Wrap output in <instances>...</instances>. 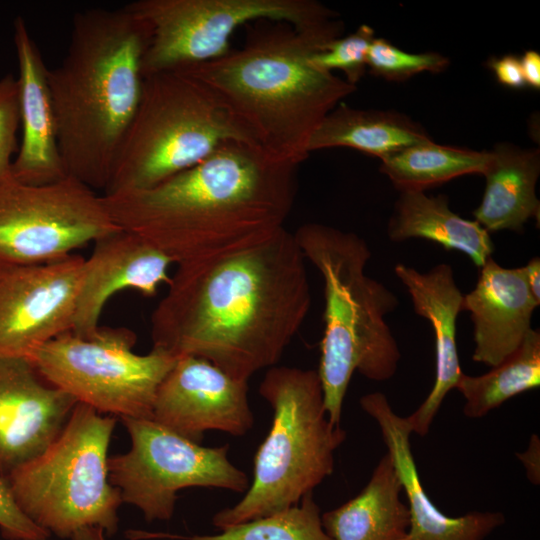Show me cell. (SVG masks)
Masks as SVG:
<instances>
[{
    "instance_id": "cell-17",
    "label": "cell",
    "mask_w": 540,
    "mask_h": 540,
    "mask_svg": "<svg viewBox=\"0 0 540 540\" xmlns=\"http://www.w3.org/2000/svg\"><path fill=\"white\" fill-rule=\"evenodd\" d=\"M361 408L378 424L408 500L410 525L405 540H484L505 523L499 511H471L459 517L445 515L426 494L412 454L411 426L394 412L381 392L360 398Z\"/></svg>"
},
{
    "instance_id": "cell-26",
    "label": "cell",
    "mask_w": 540,
    "mask_h": 540,
    "mask_svg": "<svg viewBox=\"0 0 540 540\" xmlns=\"http://www.w3.org/2000/svg\"><path fill=\"white\" fill-rule=\"evenodd\" d=\"M540 385V332L531 329L521 345L485 374H462L455 389L465 399L463 413L481 418L512 397Z\"/></svg>"
},
{
    "instance_id": "cell-9",
    "label": "cell",
    "mask_w": 540,
    "mask_h": 540,
    "mask_svg": "<svg viewBox=\"0 0 540 540\" xmlns=\"http://www.w3.org/2000/svg\"><path fill=\"white\" fill-rule=\"evenodd\" d=\"M136 339L126 327L100 326L90 336L69 330L39 347L30 361L46 382L99 413L152 419L158 386L177 358L156 347L137 354Z\"/></svg>"
},
{
    "instance_id": "cell-28",
    "label": "cell",
    "mask_w": 540,
    "mask_h": 540,
    "mask_svg": "<svg viewBox=\"0 0 540 540\" xmlns=\"http://www.w3.org/2000/svg\"><path fill=\"white\" fill-rule=\"evenodd\" d=\"M449 65V59L437 52L410 53L384 38H374L368 55L367 68L389 81H405L421 72L439 73Z\"/></svg>"
},
{
    "instance_id": "cell-29",
    "label": "cell",
    "mask_w": 540,
    "mask_h": 540,
    "mask_svg": "<svg viewBox=\"0 0 540 540\" xmlns=\"http://www.w3.org/2000/svg\"><path fill=\"white\" fill-rule=\"evenodd\" d=\"M374 38L375 32L370 26L360 25L355 32L323 44L311 55L310 62L326 72L342 71L345 80L356 86L367 69V55Z\"/></svg>"
},
{
    "instance_id": "cell-35",
    "label": "cell",
    "mask_w": 540,
    "mask_h": 540,
    "mask_svg": "<svg viewBox=\"0 0 540 540\" xmlns=\"http://www.w3.org/2000/svg\"><path fill=\"white\" fill-rule=\"evenodd\" d=\"M530 290L534 298L540 302V259L534 257L524 266Z\"/></svg>"
},
{
    "instance_id": "cell-30",
    "label": "cell",
    "mask_w": 540,
    "mask_h": 540,
    "mask_svg": "<svg viewBox=\"0 0 540 540\" xmlns=\"http://www.w3.org/2000/svg\"><path fill=\"white\" fill-rule=\"evenodd\" d=\"M20 127L18 80L12 74L0 79V179L11 173Z\"/></svg>"
},
{
    "instance_id": "cell-2",
    "label": "cell",
    "mask_w": 540,
    "mask_h": 540,
    "mask_svg": "<svg viewBox=\"0 0 540 540\" xmlns=\"http://www.w3.org/2000/svg\"><path fill=\"white\" fill-rule=\"evenodd\" d=\"M297 167L256 144L231 141L151 188L101 195L121 229L178 265L252 246L283 229Z\"/></svg>"
},
{
    "instance_id": "cell-23",
    "label": "cell",
    "mask_w": 540,
    "mask_h": 540,
    "mask_svg": "<svg viewBox=\"0 0 540 540\" xmlns=\"http://www.w3.org/2000/svg\"><path fill=\"white\" fill-rule=\"evenodd\" d=\"M390 240L421 238L447 250L466 254L479 268L491 257L494 244L477 221L460 217L450 209L446 195L422 191L400 192L387 226Z\"/></svg>"
},
{
    "instance_id": "cell-7",
    "label": "cell",
    "mask_w": 540,
    "mask_h": 540,
    "mask_svg": "<svg viewBox=\"0 0 540 540\" xmlns=\"http://www.w3.org/2000/svg\"><path fill=\"white\" fill-rule=\"evenodd\" d=\"M231 141L257 145L208 85L184 70L145 76L139 105L102 195L151 188Z\"/></svg>"
},
{
    "instance_id": "cell-12",
    "label": "cell",
    "mask_w": 540,
    "mask_h": 540,
    "mask_svg": "<svg viewBox=\"0 0 540 540\" xmlns=\"http://www.w3.org/2000/svg\"><path fill=\"white\" fill-rule=\"evenodd\" d=\"M120 227L103 197L77 179L32 185L0 179V265H34L74 254Z\"/></svg>"
},
{
    "instance_id": "cell-22",
    "label": "cell",
    "mask_w": 540,
    "mask_h": 540,
    "mask_svg": "<svg viewBox=\"0 0 540 540\" xmlns=\"http://www.w3.org/2000/svg\"><path fill=\"white\" fill-rule=\"evenodd\" d=\"M402 484L388 453L378 462L366 486L339 507L321 514L332 540H405L410 525Z\"/></svg>"
},
{
    "instance_id": "cell-20",
    "label": "cell",
    "mask_w": 540,
    "mask_h": 540,
    "mask_svg": "<svg viewBox=\"0 0 540 540\" xmlns=\"http://www.w3.org/2000/svg\"><path fill=\"white\" fill-rule=\"evenodd\" d=\"M394 271L407 289L415 313L429 321L435 337L434 385L423 403L407 416L412 433L424 436L444 398L455 389L463 374L456 341V322L462 311L463 294L449 264L440 263L423 273L399 263Z\"/></svg>"
},
{
    "instance_id": "cell-5",
    "label": "cell",
    "mask_w": 540,
    "mask_h": 540,
    "mask_svg": "<svg viewBox=\"0 0 540 540\" xmlns=\"http://www.w3.org/2000/svg\"><path fill=\"white\" fill-rule=\"evenodd\" d=\"M324 286V332L317 370L330 422L340 425L344 398L355 371L373 381L394 376L401 358L385 317L399 301L383 283L366 275L371 257L353 232L306 223L293 233Z\"/></svg>"
},
{
    "instance_id": "cell-1",
    "label": "cell",
    "mask_w": 540,
    "mask_h": 540,
    "mask_svg": "<svg viewBox=\"0 0 540 540\" xmlns=\"http://www.w3.org/2000/svg\"><path fill=\"white\" fill-rule=\"evenodd\" d=\"M305 261L284 227L252 246L178 264L151 315L153 347L244 381L275 366L311 306Z\"/></svg>"
},
{
    "instance_id": "cell-18",
    "label": "cell",
    "mask_w": 540,
    "mask_h": 540,
    "mask_svg": "<svg viewBox=\"0 0 540 540\" xmlns=\"http://www.w3.org/2000/svg\"><path fill=\"white\" fill-rule=\"evenodd\" d=\"M14 46L18 61L20 126L22 139L11 165L18 181L42 185L66 177L60 155L57 122L42 54L23 17L14 20Z\"/></svg>"
},
{
    "instance_id": "cell-4",
    "label": "cell",
    "mask_w": 540,
    "mask_h": 540,
    "mask_svg": "<svg viewBox=\"0 0 540 540\" xmlns=\"http://www.w3.org/2000/svg\"><path fill=\"white\" fill-rule=\"evenodd\" d=\"M342 31L339 19L310 30L260 20L241 48L180 70L215 91L258 146L299 165L324 117L356 90L310 62L315 51Z\"/></svg>"
},
{
    "instance_id": "cell-13",
    "label": "cell",
    "mask_w": 540,
    "mask_h": 540,
    "mask_svg": "<svg viewBox=\"0 0 540 540\" xmlns=\"http://www.w3.org/2000/svg\"><path fill=\"white\" fill-rule=\"evenodd\" d=\"M85 258L76 253L34 265H0V356L30 361L71 330Z\"/></svg>"
},
{
    "instance_id": "cell-10",
    "label": "cell",
    "mask_w": 540,
    "mask_h": 540,
    "mask_svg": "<svg viewBox=\"0 0 540 540\" xmlns=\"http://www.w3.org/2000/svg\"><path fill=\"white\" fill-rule=\"evenodd\" d=\"M151 32L143 77L223 57L239 27L260 20L310 30L337 19L314 0H136L125 5Z\"/></svg>"
},
{
    "instance_id": "cell-6",
    "label": "cell",
    "mask_w": 540,
    "mask_h": 540,
    "mask_svg": "<svg viewBox=\"0 0 540 540\" xmlns=\"http://www.w3.org/2000/svg\"><path fill=\"white\" fill-rule=\"evenodd\" d=\"M259 394L273 410L271 428L254 458L252 484L212 524L225 529L299 504L334 470V454L346 431L330 422L317 371L268 369Z\"/></svg>"
},
{
    "instance_id": "cell-34",
    "label": "cell",
    "mask_w": 540,
    "mask_h": 540,
    "mask_svg": "<svg viewBox=\"0 0 540 540\" xmlns=\"http://www.w3.org/2000/svg\"><path fill=\"white\" fill-rule=\"evenodd\" d=\"M522 73L526 85L540 88V54L535 50H527L520 57Z\"/></svg>"
},
{
    "instance_id": "cell-31",
    "label": "cell",
    "mask_w": 540,
    "mask_h": 540,
    "mask_svg": "<svg viewBox=\"0 0 540 540\" xmlns=\"http://www.w3.org/2000/svg\"><path fill=\"white\" fill-rule=\"evenodd\" d=\"M0 530L9 540H46L50 535L22 512L3 477H0Z\"/></svg>"
},
{
    "instance_id": "cell-27",
    "label": "cell",
    "mask_w": 540,
    "mask_h": 540,
    "mask_svg": "<svg viewBox=\"0 0 540 540\" xmlns=\"http://www.w3.org/2000/svg\"><path fill=\"white\" fill-rule=\"evenodd\" d=\"M135 539L170 538L179 540H332L325 532L319 506L312 493L298 505L261 518L243 522L215 535L177 536L134 531Z\"/></svg>"
},
{
    "instance_id": "cell-15",
    "label": "cell",
    "mask_w": 540,
    "mask_h": 540,
    "mask_svg": "<svg viewBox=\"0 0 540 540\" xmlns=\"http://www.w3.org/2000/svg\"><path fill=\"white\" fill-rule=\"evenodd\" d=\"M76 403L28 359L0 356V477L42 453Z\"/></svg>"
},
{
    "instance_id": "cell-11",
    "label": "cell",
    "mask_w": 540,
    "mask_h": 540,
    "mask_svg": "<svg viewBox=\"0 0 540 540\" xmlns=\"http://www.w3.org/2000/svg\"><path fill=\"white\" fill-rule=\"evenodd\" d=\"M130 449L108 458L110 482L122 501L139 508L145 519L169 520L177 492L205 487L238 493L249 488L248 476L228 459V445L205 447L152 419L120 418Z\"/></svg>"
},
{
    "instance_id": "cell-19",
    "label": "cell",
    "mask_w": 540,
    "mask_h": 540,
    "mask_svg": "<svg viewBox=\"0 0 540 540\" xmlns=\"http://www.w3.org/2000/svg\"><path fill=\"white\" fill-rule=\"evenodd\" d=\"M539 304L524 266L505 268L489 257L473 290L463 295L462 311L473 323V361L492 368L511 355L532 329Z\"/></svg>"
},
{
    "instance_id": "cell-25",
    "label": "cell",
    "mask_w": 540,
    "mask_h": 540,
    "mask_svg": "<svg viewBox=\"0 0 540 540\" xmlns=\"http://www.w3.org/2000/svg\"><path fill=\"white\" fill-rule=\"evenodd\" d=\"M489 160L490 151L441 145L430 140L382 158L380 171L400 192H425L456 177L483 174Z\"/></svg>"
},
{
    "instance_id": "cell-21",
    "label": "cell",
    "mask_w": 540,
    "mask_h": 540,
    "mask_svg": "<svg viewBox=\"0 0 540 540\" xmlns=\"http://www.w3.org/2000/svg\"><path fill=\"white\" fill-rule=\"evenodd\" d=\"M485 190L473 211L487 232L520 231L530 218L539 220L536 184L540 175V150L500 142L490 151L482 174Z\"/></svg>"
},
{
    "instance_id": "cell-14",
    "label": "cell",
    "mask_w": 540,
    "mask_h": 540,
    "mask_svg": "<svg viewBox=\"0 0 540 540\" xmlns=\"http://www.w3.org/2000/svg\"><path fill=\"white\" fill-rule=\"evenodd\" d=\"M248 391V381L205 359L178 357L158 386L152 420L199 444L209 430L241 436L254 424Z\"/></svg>"
},
{
    "instance_id": "cell-8",
    "label": "cell",
    "mask_w": 540,
    "mask_h": 540,
    "mask_svg": "<svg viewBox=\"0 0 540 540\" xmlns=\"http://www.w3.org/2000/svg\"><path fill=\"white\" fill-rule=\"evenodd\" d=\"M116 422V417L77 402L50 445L6 477L30 520L61 538L83 527L101 528L107 536L116 533L123 501L108 474Z\"/></svg>"
},
{
    "instance_id": "cell-16",
    "label": "cell",
    "mask_w": 540,
    "mask_h": 540,
    "mask_svg": "<svg viewBox=\"0 0 540 540\" xmlns=\"http://www.w3.org/2000/svg\"><path fill=\"white\" fill-rule=\"evenodd\" d=\"M85 258L71 331L90 336L100 327L105 304L117 292L132 289L146 297L170 280L172 260L141 236L118 229L93 242Z\"/></svg>"
},
{
    "instance_id": "cell-3",
    "label": "cell",
    "mask_w": 540,
    "mask_h": 540,
    "mask_svg": "<svg viewBox=\"0 0 540 540\" xmlns=\"http://www.w3.org/2000/svg\"><path fill=\"white\" fill-rule=\"evenodd\" d=\"M150 37L125 5L79 11L63 60L48 71L66 175L101 194L140 102Z\"/></svg>"
},
{
    "instance_id": "cell-24",
    "label": "cell",
    "mask_w": 540,
    "mask_h": 540,
    "mask_svg": "<svg viewBox=\"0 0 540 540\" xmlns=\"http://www.w3.org/2000/svg\"><path fill=\"white\" fill-rule=\"evenodd\" d=\"M432 140L425 128L394 110L356 109L339 103L312 134L308 153L346 147L380 160L414 144Z\"/></svg>"
},
{
    "instance_id": "cell-36",
    "label": "cell",
    "mask_w": 540,
    "mask_h": 540,
    "mask_svg": "<svg viewBox=\"0 0 540 540\" xmlns=\"http://www.w3.org/2000/svg\"><path fill=\"white\" fill-rule=\"evenodd\" d=\"M105 536L101 528L83 527L76 530L70 538L71 540H107Z\"/></svg>"
},
{
    "instance_id": "cell-32",
    "label": "cell",
    "mask_w": 540,
    "mask_h": 540,
    "mask_svg": "<svg viewBox=\"0 0 540 540\" xmlns=\"http://www.w3.org/2000/svg\"><path fill=\"white\" fill-rule=\"evenodd\" d=\"M489 67L494 72L499 83L510 88H523L526 86L522 73L520 58L507 54L502 57L490 59Z\"/></svg>"
},
{
    "instance_id": "cell-33",
    "label": "cell",
    "mask_w": 540,
    "mask_h": 540,
    "mask_svg": "<svg viewBox=\"0 0 540 540\" xmlns=\"http://www.w3.org/2000/svg\"><path fill=\"white\" fill-rule=\"evenodd\" d=\"M517 457L525 466L529 481L538 485L540 481V441L536 434L531 436L526 451L517 454Z\"/></svg>"
}]
</instances>
